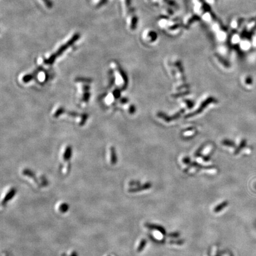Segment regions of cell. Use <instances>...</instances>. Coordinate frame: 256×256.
<instances>
[{
    "instance_id": "obj_7",
    "label": "cell",
    "mask_w": 256,
    "mask_h": 256,
    "mask_svg": "<svg viewBox=\"0 0 256 256\" xmlns=\"http://www.w3.org/2000/svg\"><path fill=\"white\" fill-rule=\"evenodd\" d=\"M145 244H146L145 240H143V241H141V244H140V246H139V248H138V251H141V250L144 247V246L145 245Z\"/></svg>"
},
{
    "instance_id": "obj_5",
    "label": "cell",
    "mask_w": 256,
    "mask_h": 256,
    "mask_svg": "<svg viewBox=\"0 0 256 256\" xmlns=\"http://www.w3.org/2000/svg\"><path fill=\"white\" fill-rule=\"evenodd\" d=\"M62 256H78L77 252L75 251H70L68 254H65Z\"/></svg>"
},
{
    "instance_id": "obj_6",
    "label": "cell",
    "mask_w": 256,
    "mask_h": 256,
    "mask_svg": "<svg viewBox=\"0 0 256 256\" xmlns=\"http://www.w3.org/2000/svg\"><path fill=\"white\" fill-rule=\"evenodd\" d=\"M204 1L206 3H207L209 6H211L215 4L216 1V0H204Z\"/></svg>"
},
{
    "instance_id": "obj_1",
    "label": "cell",
    "mask_w": 256,
    "mask_h": 256,
    "mask_svg": "<svg viewBox=\"0 0 256 256\" xmlns=\"http://www.w3.org/2000/svg\"><path fill=\"white\" fill-rule=\"evenodd\" d=\"M199 20L197 14H189L184 19V24L186 26H190L194 24H196Z\"/></svg>"
},
{
    "instance_id": "obj_4",
    "label": "cell",
    "mask_w": 256,
    "mask_h": 256,
    "mask_svg": "<svg viewBox=\"0 0 256 256\" xmlns=\"http://www.w3.org/2000/svg\"><path fill=\"white\" fill-rule=\"evenodd\" d=\"M227 205V202H223V203H221V205L218 206L215 208V212H219V211H220V210L222 209V207L223 208L224 207H225Z\"/></svg>"
},
{
    "instance_id": "obj_3",
    "label": "cell",
    "mask_w": 256,
    "mask_h": 256,
    "mask_svg": "<svg viewBox=\"0 0 256 256\" xmlns=\"http://www.w3.org/2000/svg\"><path fill=\"white\" fill-rule=\"evenodd\" d=\"M69 209V205L66 203H61L58 206V210L59 212L65 213Z\"/></svg>"
},
{
    "instance_id": "obj_2",
    "label": "cell",
    "mask_w": 256,
    "mask_h": 256,
    "mask_svg": "<svg viewBox=\"0 0 256 256\" xmlns=\"http://www.w3.org/2000/svg\"><path fill=\"white\" fill-rule=\"evenodd\" d=\"M16 193V189L15 188H11L10 190H8L4 196L3 197L2 200H1V205H6L9 200H10Z\"/></svg>"
}]
</instances>
